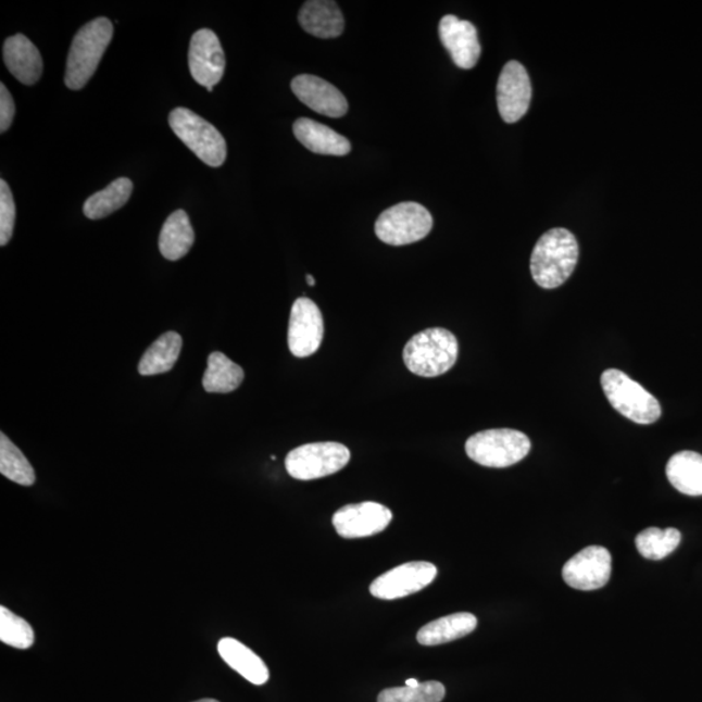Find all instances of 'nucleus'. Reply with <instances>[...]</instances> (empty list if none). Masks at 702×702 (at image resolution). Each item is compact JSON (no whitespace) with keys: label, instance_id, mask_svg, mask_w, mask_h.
<instances>
[{"label":"nucleus","instance_id":"22","mask_svg":"<svg viewBox=\"0 0 702 702\" xmlns=\"http://www.w3.org/2000/svg\"><path fill=\"white\" fill-rule=\"evenodd\" d=\"M195 240V229L187 212L177 210L163 225L159 236V250L165 260L178 261L189 253Z\"/></svg>","mask_w":702,"mask_h":702},{"label":"nucleus","instance_id":"35","mask_svg":"<svg viewBox=\"0 0 702 702\" xmlns=\"http://www.w3.org/2000/svg\"><path fill=\"white\" fill-rule=\"evenodd\" d=\"M195 702H218V701L214 700V699H203V700H198V701H195Z\"/></svg>","mask_w":702,"mask_h":702},{"label":"nucleus","instance_id":"27","mask_svg":"<svg viewBox=\"0 0 702 702\" xmlns=\"http://www.w3.org/2000/svg\"><path fill=\"white\" fill-rule=\"evenodd\" d=\"M0 473L20 486L30 487L36 482L35 469L5 434L0 435Z\"/></svg>","mask_w":702,"mask_h":702},{"label":"nucleus","instance_id":"20","mask_svg":"<svg viewBox=\"0 0 702 702\" xmlns=\"http://www.w3.org/2000/svg\"><path fill=\"white\" fill-rule=\"evenodd\" d=\"M217 652L230 668L255 686L266 685L269 672L260 655L234 638L218 641Z\"/></svg>","mask_w":702,"mask_h":702},{"label":"nucleus","instance_id":"29","mask_svg":"<svg viewBox=\"0 0 702 702\" xmlns=\"http://www.w3.org/2000/svg\"><path fill=\"white\" fill-rule=\"evenodd\" d=\"M446 687L440 681H424L416 687H394L381 691L377 702H441L446 698Z\"/></svg>","mask_w":702,"mask_h":702},{"label":"nucleus","instance_id":"6","mask_svg":"<svg viewBox=\"0 0 702 702\" xmlns=\"http://www.w3.org/2000/svg\"><path fill=\"white\" fill-rule=\"evenodd\" d=\"M174 134L210 167H221L227 159V142L214 125L188 109L178 108L170 114Z\"/></svg>","mask_w":702,"mask_h":702},{"label":"nucleus","instance_id":"13","mask_svg":"<svg viewBox=\"0 0 702 702\" xmlns=\"http://www.w3.org/2000/svg\"><path fill=\"white\" fill-rule=\"evenodd\" d=\"M531 98V79L526 68L515 61L505 64L497 83V104L503 122H519L527 114Z\"/></svg>","mask_w":702,"mask_h":702},{"label":"nucleus","instance_id":"24","mask_svg":"<svg viewBox=\"0 0 702 702\" xmlns=\"http://www.w3.org/2000/svg\"><path fill=\"white\" fill-rule=\"evenodd\" d=\"M183 349L181 336L176 333H167L159 337L152 346L146 350L138 364V373L142 376H154L168 373L174 368Z\"/></svg>","mask_w":702,"mask_h":702},{"label":"nucleus","instance_id":"28","mask_svg":"<svg viewBox=\"0 0 702 702\" xmlns=\"http://www.w3.org/2000/svg\"><path fill=\"white\" fill-rule=\"evenodd\" d=\"M681 535L678 529L655 527L647 528L636 536V548L642 557L660 561L670 555L680 544Z\"/></svg>","mask_w":702,"mask_h":702},{"label":"nucleus","instance_id":"19","mask_svg":"<svg viewBox=\"0 0 702 702\" xmlns=\"http://www.w3.org/2000/svg\"><path fill=\"white\" fill-rule=\"evenodd\" d=\"M293 131L297 140L315 154L343 156L351 151V143L347 137L311 118H298Z\"/></svg>","mask_w":702,"mask_h":702},{"label":"nucleus","instance_id":"8","mask_svg":"<svg viewBox=\"0 0 702 702\" xmlns=\"http://www.w3.org/2000/svg\"><path fill=\"white\" fill-rule=\"evenodd\" d=\"M350 450L339 442H314L298 447L285 459L291 478L315 480L339 473L350 461Z\"/></svg>","mask_w":702,"mask_h":702},{"label":"nucleus","instance_id":"30","mask_svg":"<svg viewBox=\"0 0 702 702\" xmlns=\"http://www.w3.org/2000/svg\"><path fill=\"white\" fill-rule=\"evenodd\" d=\"M0 640L5 645L16 649H29L35 644V631L28 622L2 606L0 607Z\"/></svg>","mask_w":702,"mask_h":702},{"label":"nucleus","instance_id":"21","mask_svg":"<svg viewBox=\"0 0 702 702\" xmlns=\"http://www.w3.org/2000/svg\"><path fill=\"white\" fill-rule=\"evenodd\" d=\"M478 627V618L472 613H455L429 622L416 635L419 644L435 647L465 638Z\"/></svg>","mask_w":702,"mask_h":702},{"label":"nucleus","instance_id":"18","mask_svg":"<svg viewBox=\"0 0 702 702\" xmlns=\"http://www.w3.org/2000/svg\"><path fill=\"white\" fill-rule=\"evenodd\" d=\"M302 28L317 38L328 39L342 35L346 29L340 7L330 0H310L298 13Z\"/></svg>","mask_w":702,"mask_h":702},{"label":"nucleus","instance_id":"16","mask_svg":"<svg viewBox=\"0 0 702 702\" xmlns=\"http://www.w3.org/2000/svg\"><path fill=\"white\" fill-rule=\"evenodd\" d=\"M294 96L309 109L328 117L347 115L349 105L346 96L333 84L313 75H300L290 84Z\"/></svg>","mask_w":702,"mask_h":702},{"label":"nucleus","instance_id":"31","mask_svg":"<svg viewBox=\"0 0 702 702\" xmlns=\"http://www.w3.org/2000/svg\"><path fill=\"white\" fill-rule=\"evenodd\" d=\"M16 204L12 191L4 180H0V247L10 242L15 228Z\"/></svg>","mask_w":702,"mask_h":702},{"label":"nucleus","instance_id":"5","mask_svg":"<svg viewBox=\"0 0 702 702\" xmlns=\"http://www.w3.org/2000/svg\"><path fill=\"white\" fill-rule=\"evenodd\" d=\"M531 450V441L519 430L488 429L469 437L466 453L478 465L505 468L525 460Z\"/></svg>","mask_w":702,"mask_h":702},{"label":"nucleus","instance_id":"15","mask_svg":"<svg viewBox=\"0 0 702 702\" xmlns=\"http://www.w3.org/2000/svg\"><path fill=\"white\" fill-rule=\"evenodd\" d=\"M439 35L443 48L452 55L456 67L472 70L478 64L481 46L478 30L473 23L454 15L443 16L439 26Z\"/></svg>","mask_w":702,"mask_h":702},{"label":"nucleus","instance_id":"25","mask_svg":"<svg viewBox=\"0 0 702 702\" xmlns=\"http://www.w3.org/2000/svg\"><path fill=\"white\" fill-rule=\"evenodd\" d=\"M245 379L243 369L223 353H212L208 360L206 373L203 376V388L208 393H230L241 386Z\"/></svg>","mask_w":702,"mask_h":702},{"label":"nucleus","instance_id":"12","mask_svg":"<svg viewBox=\"0 0 702 702\" xmlns=\"http://www.w3.org/2000/svg\"><path fill=\"white\" fill-rule=\"evenodd\" d=\"M612 575V555L602 547H588L563 566L562 576L569 587L596 591L607 585Z\"/></svg>","mask_w":702,"mask_h":702},{"label":"nucleus","instance_id":"14","mask_svg":"<svg viewBox=\"0 0 702 702\" xmlns=\"http://www.w3.org/2000/svg\"><path fill=\"white\" fill-rule=\"evenodd\" d=\"M189 68L196 82L210 92L221 83L225 72V55L214 32L201 29L191 37Z\"/></svg>","mask_w":702,"mask_h":702},{"label":"nucleus","instance_id":"33","mask_svg":"<svg viewBox=\"0 0 702 702\" xmlns=\"http://www.w3.org/2000/svg\"><path fill=\"white\" fill-rule=\"evenodd\" d=\"M419 685H421L419 681L414 679V678L406 680V686H409V687H416V686H419Z\"/></svg>","mask_w":702,"mask_h":702},{"label":"nucleus","instance_id":"3","mask_svg":"<svg viewBox=\"0 0 702 702\" xmlns=\"http://www.w3.org/2000/svg\"><path fill=\"white\" fill-rule=\"evenodd\" d=\"M459 349V340L448 329L429 328L409 340L403 361L413 374L436 377L454 366Z\"/></svg>","mask_w":702,"mask_h":702},{"label":"nucleus","instance_id":"2","mask_svg":"<svg viewBox=\"0 0 702 702\" xmlns=\"http://www.w3.org/2000/svg\"><path fill=\"white\" fill-rule=\"evenodd\" d=\"M114 25L109 18L98 17L83 26L73 38L65 71V85L71 90H82L95 75L108 50Z\"/></svg>","mask_w":702,"mask_h":702},{"label":"nucleus","instance_id":"4","mask_svg":"<svg viewBox=\"0 0 702 702\" xmlns=\"http://www.w3.org/2000/svg\"><path fill=\"white\" fill-rule=\"evenodd\" d=\"M601 387L609 403L636 424H652L661 418L660 402L624 371L611 368L601 375Z\"/></svg>","mask_w":702,"mask_h":702},{"label":"nucleus","instance_id":"23","mask_svg":"<svg viewBox=\"0 0 702 702\" xmlns=\"http://www.w3.org/2000/svg\"><path fill=\"white\" fill-rule=\"evenodd\" d=\"M666 475L672 486L687 496H702V455L694 452L674 454L667 463Z\"/></svg>","mask_w":702,"mask_h":702},{"label":"nucleus","instance_id":"9","mask_svg":"<svg viewBox=\"0 0 702 702\" xmlns=\"http://www.w3.org/2000/svg\"><path fill=\"white\" fill-rule=\"evenodd\" d=\"M436 576L437 567L434 563L408 562L375 579L369 586V592L380 600L403 599L428 587Z\"/></svg>","mask_w":702,"mask_h":702},{"label":"nucleus","instance_id":"7","mask_svg":"<svg viewBox=\"0 0 702 702\" xmlns=\"http://www.w3.org/2000/svg\"><path fill=\"white\" fill-rule=\"evenodd\" d=\"M434 227L433 215L416 202H402L384 212L375 224L379 240L392 247H403L426 238Z\"/></svg>","mask_w":702,"mask_h":702},{"label":"nucleus","instance_id":"32","mask_svg":"<svg viewBox=\"0 0 702 702\" xmlns=\"http://www.w3.org/2000/svg\"><path fill=\"white\" fill-rule=\"evenodd\" d=\"M15 112V102H13L9 89L4 84H0V131L2 134L10 129Z\"/></svg>","mask_w":702,"mask_h":702},{"label":"nucleus","instance_id":"17","mask_svg":"<svg viewBox=\"0 0 702 702\" xmlns=\"http://www.w3.org/2000/svg\"><path fill=\"white\" fill-rule=\"evenodd\" d=\"M3 59L7 68L22 84L35 85L42 76V57L30 39L23 35L5 39Z\"/></svg>","mask_w":702,"mask_h":702},{"label":"nucleus","instance_id":"26","mask_svg":"<svg viewBox=\"0 0 702 702\" xmlns=\"http://www.w3.org/2000/svg\"><path fill=\"white\" fill-rule=\"evenodd\" d=\"M134 191V183L127 177L117 178L108 188L92 195L84 204V214L91 221L108 217L125 206Z\"/></svg>","mask_w":702,"mask_h":702},{"label":"nucleus","instance_id":"11","mask_svg":"<svg viewBox=\"0 0 702 702\" xmlns=\"http://www.w3.org/2000/svg\"><path fill=\"white\" fill-rule=\"evenodd\" d=\"M392 519V512L381 503L361 502L337 510L333 523L341 538L362 539L383 532Z\"/></svg>","mask_w":702,"mask_h":702},{"label":"nucleus","instance_id":"34","mask_svg":"<svg viewBox=\"0 0 702 702\" xmlns=\"http://www.w3.org/2000/svg\"><path fill=\"white\" fill-rule=\"evenodd\" d=\"M306 280H308V283H309L310 287H314V285H315V279H314V277H313V276L308 275V276H306Z\"/></svg>","mask_w":702,"mask_h":702},{"label":"nucleus","instance_id":"10","mask_svg":"<svg viewBox=\"0 0 702 702\" xmlns=\"http://www.w3.org/2000/svg\"><path fill=\"white\" fill-rule=\"evenodd\" d=\"M324 322L319 308L306 297L298 298L291 308L288 343L291 354L306 358L319 350Z\"/></svg>","mask_w":702,"mask_h":702},{"label":"nucleus","instance_id":"1","mask_svg":"<svg viewBox=\"0 0 702 702\" xmlns=\"http://www.w3.org/2000/svg\"><path fill=\"white\" fill-rule=\"evenodd\" d=\"M578 260L579 245L572 231L565 228L548 230L532 251L534 280L544 289L559 288L572 276Z\"/></svg>","mask_w":702,"mask_h":702}]
</instances>
